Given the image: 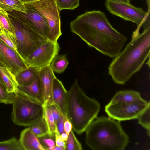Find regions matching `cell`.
Listing matches in <instances>:
<instances>
[{
    "label": "cell",
    "instance_id": "cell-30",
    "mask_svg": "<svg viewBox=\"0 0 150 150\" xmlns=\"http://www.w3.org/2000/svg\"><path fill=\"white\" fill-rule=\"evenodd\" d=\"M55 136L52 137L49 136L48 134L43 137L38 138L42 145L45 150H52V149L56 145Z\"/></svg>",
    "mask_w": 150,
    "mask_h": 150
},
{
    "label": "cell",
    "instance_id": "cell-7",
    "mask_svg": "<svg viewBox=\"0 0 150 150\" xmlns=\"http://www.w3.org/2000/svg\"><path fill=\"white\" fill-rule=\"evenodd\" d=\"M11 117L15 125L30 126L43 117V105L17 90L14 93Z\"/></svg>",
    "mask_w": 150,
    "mask_h": 150
},
{
    "label": "cell",
    "instance_id": "cell-4",
    "mask_svg": "<svg viewBox=\"0 0 150 150\" xmlns=\"http://www.w3.org/2000/svg\"><path fill=\"white\" fill-rule=\"evenodd\" d=\"M26 13L21 12L28 24L47 40L57 42L62 35L59 10L55 0L24 3Z\"/></svg>",
    "mask_w": 150,
    "mask_h": 150
},
{
    "label": "cell",
    "instance_id": "cell-41",
    "mask_svg": "<svg viewBox=\"0 0 150 150\" xmlns=\"http://www.w3.org/2000/svg\"><path fill=\"white\" fill-rule=\"evenodd\" d=\"M4 29L2 27L0 23V34L2 32V31H3Z\"/></svg>",
    "mask_w": 150,
    "mask_h": 150
},
{
    "label": "cell",
    "instance_id": "cell-32",
    "mask_svg": "<svg viewBox=\"0 0 150 150\" xmlns=\"http://www.w3.org/2000/svg\"><path fill=\"white\" fill-rule=\"evenodd\" d=\"M55 140L56 145L62 147L65 150V141L62 139L57 130L55 132Z\"/></svg>",
    "mask_w": 150,
    "mask_h": 150
},
{
    "label": "cell",
    "instance_id": "cell-29",
    "mask_svg": "<svg viewBox=\"0 0 150 150\" xmlns=\"http://www.w3.org/2000/svg\"><path fill=\"white\" fill-rule=\"evenodd\" d=\"M14 93H8L5 86L0 83V103L12 104Z\"/></svg>",
    "mask_w": 150,
    "mask_h": 150
},
{
    "label": "cell",
    "instance_id": "cell-40",
    "mask_svg": "<svg viewBox=\"0 0 150 150\" xmlns=\"http://www.w3.org/2000/svg\"><path fill=\"white\" fill-rule=\"evenodd\" d=\"M0 83L2 85L5 86L4 84V83L1 78L0 76Z\"/></svg>",
    "mask_w": 150,
    "mask_h": 150
},
{
    "label": "cell",
    "instance_id": "cell-33",
    "mask_svg": "<svg viewBox=\"0 0 150 150\" xmlns=\"http://www.w3.org/2000/svg\"><path fill=\"white\" fill-rule=\"evenodd\" d=\"M51 106L52 114L55 122L56 124L60 117L61 114H62L54 104L51 105Z\"/></svg>",
    "mask_w": 150,
    "mask_h": 150
},
{
    "label": "cell",
    "instance_id": "cell-3",
    "mask_svg": "<svg viewBox=\"0 0 150 150\" xmlns=\"http://www.w3.org/2000/svg\"><path fill=\"white\" fill-rule=\"evenodd\" d=\"M85 132V143L93 150H123L129 142L120 121L109 117H97Z\"/></svg>",
    "mask_w": 150,
    "mask_h": 150
},
{
    "label": "cell",
    "instance_id": "cell-37",
    "mask_svg": "<svg viewBox=\"0 0 150 150\" xmlns=\"http://www.w3.org/2000/svg\"><path fill=\"white\" fill-rule=\"evenodd\" d=\"M119 2L130 4L131 0H113Z\"/></svg>",
    "mask_w": 150,
    "mask_h": 150
},
{
    "label": "cell",
    "instance_id": "cell-11",
    "mask_svg": "<svg viewBox=\"0 0 150 150\" xmlns=\"http://www.w3.org/2000/svg\"><path fill=\"white\" fill-rule=\"evenodd\" d=\"M0 58L16 76L28 67L26 60L21 54L17 53L0 39Z\"/></svg>",
    "mask_w": 150,
    "mask_h": 150
},
{
    "label": "cell",
    "instance_id": "cell-14",
    "mask_svg": "<svg viewBox=\"0 0 150 150\" xmlns=\"http://www.w3.org/2000/svg\"><path fill=\"white\" fill-rule=\"evenodd\" d=\"M19 141L24 150H45L29 127L21 132Z\"/></svg>",
    "mask_w": 150,
    "mask_h": 150
},
{
    "label": "cell",
    "instance_id": "cell-13",
    "mask_svg": "<svg viewBox=\"0 0 150 150\" xmlns=\"http://www.w3.org/2000/svg\"><path fill=\"white\" fill-rule=\"evenodd\" d=\"M67 96L68 91L62 82L56 77L54 80L52 92L54 104L66 120H68L67 112Z\"/></svg>",
    "mask_w": 150,
    "mask_h": 150
},
{
    "label": "cell",
    "instance_id": "cell-28",
    "mask_svg": "<svg viewBox=\"0 0 150 150\" xmlns=\"http://www.w3.org/2000/svg\"><path fill=\"white\" fill-rule=\"evenodd\" d=\"M59 11L64 9L74 10L79 5V0H55Z\"/></svg>",
    "mask_w": 150,
    "mask_h": 150
},
{
    "label": "cell",
    "instance_id": "cell-22",
    "mask_svg": "<svg viewBox=\"0 0 150 150\" xmlns=\"http://www.w3.org/2000/svg\"><path fill=\"white\" fill-rule=\"evenodd\" d=\"M29 127L38 138L48 134L47 127L44 117Z\"/></svg>",
    "mask_w": 150,
    "mask_h": 150
},
{
    "label": "cell",
    "instance_id": "cell-8",
    "mask_svg": "<svg viewBox=\"0 0 150 150\" xmlns=\"http://www.w3.org/2000/svg\"><path fill=\"white\" fill-rule=\"evenodd\" d=\"M105 5L111 13L123 19L132 22L137 25L136 30L141 27L144 30L150 28V12L136 7L130 4L113 0H106Z\"/></svg>",
    "mask_w": 150,
    "mask_h": 150
},
{
    "label": "cell",
    "instance_id": "cell-15",
    "mask_svg": "<svg viewBox=\"0 0 150 150\" xmlns=\"http://www.w3.org/2000/svg\"><path fill=\"white\" fill-rule=\"evenodd\" d=\"M17 90L43 105L42 93L38 75L30 83L25 85L18 86Z\"/></svg>",
    "mask_w": 150,
    "mask_h": 150
},
{
    "label": "cell",
    "instance_id": "cell-10",
    "mask_svg": "<svg viewBox=\"0 0 150 150\" xmlns=\"http://www.w3.org/2000/svg\"><path fill=\"white\" fill-rule=\"evenodd\" d=\"M57 42L47 40L29 55L25 59L28 67L39 69L50 65L60 50Z\"/></svg>",
    "mask_w": 150,
    "mask_h": 150
},
{
    "label": "cell",
    "instance_id": "cell-17",
    "mask_svg": "<svg viewBox=\"0 0 150 150\" xmlns=\"http://www.w3.org/2000/svg\"><path fill=\"white\" fill-rule=\"evenodd\" d=\"M0 76L9 93H13L18 89V84L15 75L7 68L0 65Z\"/></svg>",
    "mask_w": 150,
    "mask_h": 150
},
{
    "label": "cell",
    "instance_id": "cell-39",
    "mask_svg": "<svg viewBox=\"0 0 150 150\" xmlns=\"http://www.w3.org/2000/svg\"><path fill=\"white\" fill-rule=\"evenodd\" d=\"M0 65L7 67L5 64L2 61L1 59L0 58Z\"/></svg>",
    "mask_w": 150,
    "mask_h": 150
},
{
    "label": "cell",
    "instance_id": "cell-26",
    "mask_svg": "<svg viewBox=\"0 0 150 150\" xmlns=\"http://www.w3.org/2000/svg\"><path fill=\"white\" fill-rule=\"evenodd\" d=\"M150 105L143 111L137 118L138 123L146 129L148 136L150 134Z\"/></svg>",
    "mask_w": 150,
    "mask_h": 150
},
{
    "label": "cell",
    "instance_id": "cell-38",
    "mask_svg": "<svg viewBox=\"0 0 150 150\" xmlns=\"http://www.w3.org/2000/svg\"><path fill=\"white\" fill-rule=\"evenodd\" d=\"M24 3L34 2L40 0H21Z\"/></svg>",
    "mask_w": 150,
    "mask_h": 150
},
{
    "label": "cell",
    "instance_id": "cell-36",
    "mask_svg": "<svg viewBox=\"0 0 150 150\" xmlns=\"http://www.w3.org/2000/svg\"><path fill=\"white\" fill-rule=\"evenodd\" d=\"M52 150H65L63 148L56 145L52 149Z\"/></svg>",
    "mask_w": 150,
    "mask_h": 150
},
{
    "label": "cell",
    "instance_id": "cell-42",
    "mask_svg": "<svg viewBox=\"0 0 150 150\" xmlns=\"http://www.w3.org/2000/svg\"><path fill=\"white\" fill-rule=\"evenodd\" d=\"M1 8V7H0V8Z\"/></svg>",
    "mask_w": 150,
    "mask_h": 150
},
{
    "label": "cell",
    "instance_id": "cell-2",
    "mask_svg": "<svg viewBox=\"0 0 150 150\" xmlns=\"http://www.w3.org/2000/svg\"><path fill=\"white\" fill-rule=\"evenodd\" d=\"M150 28L133 32L131 41L109 64L108 74L116 84L124 85L150 57Z\"/></svg>",
    "mask_w": 150,
    "mask_h": 150
},
{
    "label": "cell",
    "instance_id": "cell-9",
    "mask_svg": "<svg viewBox=\"0 0 150 150\" xmlns=\"http://www.w3.org/2000/svg\"><path fill=\"white\" fill-rule=\"evenodd\" d=\"M150 105L149 101L145 100L131 103L109 102L105 106V110L109 117L121 121L137 119Z\"/></svg>",
    "mask_w": 150,
    "mask_h": 150
},
{
    "label": "cell",
    "instance_id": "cell-16",
    "mask_svg": "<svg viewBox=\"0 0 150 150\" xmlns=\"http://www.w3.org/2000/svg\"><path fill=\"white\" fill-rule=\"evenodd\" d=\"M144 100L139 92L133 90H125L117 92L110 103H131L142 101Z\"/></svg>",
    "mask_w": 150,
    "mask_h": 150
},
{
    "label": "cell",
    "instance_id": "cell-19",
    "mask_svg": "<svg viewBox=\"0 0 150 150\" xmlns=\"http://www.w3.org/2000/svg\"><path fill=\"white\" fill-rule=\"evenodd\" d=\"M0 7L7 12L26 13L24 3L21 0H0Z\"/></svg>",
    "mask_w": 150,
    "mask_h": 150
},
{
    "label": "cell",
    "instance_id": "cell-5",
    "mask_svg": "<svg viewBox=\"0 0 150 150\" xmlns=\"http://www.w3.org/2000/svg\"><path fill=\"white\" fill-rule=\"evenodd\" d=\"M100 108L99 103L88 96L79 86L76 79L68 91L67 116L73 130L80 134L85 132L97 117Z\"/></svg>",
    "mask_w": 150,
    "mask_h": 150
},
{
    "label": "cell",
    "instance_id": "cell-20",
    "mask_svg": "<svg viewBox=\"0 0 150 150\" xmlns=\"http://www.w3.org/2000/svg\"><path fill=\"white\" fill-rule=\"evenodd\" d=\"M44 107L43 117L48 129V135L51 137L55 136V132L57 130L56 125L53 116L50 105H43Z\"/></svg>",
    "mask_w": 150,
    "mask_h": 150
},
{
    "label": "cell",
    "instance_id": "cell-23",
    "mask_svg": "<svg viewBox=\"0 0 150 150\" xmlns=\"http://www.w3.org/2000/svg\"><path fill=\"white\" fill-rule=\"evenodd\" d=\"M0 39L5 44L20 54L18 50V46L15 34L4 29L0 34Z\"/></svg>",
    "mask_w": 150,
    "mask_h": 150
},
{
    "label": "cell",
    "instance_id": "cell-6",
    "mask_svg": "<svg viewBox=\"0 0 150 150\" xmlns=\"http://www.w3.org/2000/svg\"><path fill=\"white\" fill-rule=\"evenodd\" d=\"M14 26L19 52L25 59L47 39L35 30L19 12L9 13Z\"/></svg>",
    "mask_w": 150,
    "mask_h": 150
},
{
    "label": "cell",
    "instance_id": "cell-25",
    "mask_svg": "<svg viewBox=\"0 0 150 150\" xmlns=\"http://www.w3.org/2000/svg\"><path fill=\"white\" fill-rule=\"evenodd\" d=\"M0 150H24L19 140L15 137L0 142Z\"/></svg>",
    "mask_w": 150,
    "mask_h": 150
},
{
    "label": "cell",
    "instance_id": "cell-35",
    "mask_svg": "<svg viewBox=\"0 0 150 150\" xmlns=\"http://www.w3.org/2000/svg\"><path fill=\"white\" fill-rule=\"evenodd\" d=\"M61 137L63 140L65 141L67 140L68 135L64 132L60 134Z\"/></svg>",
    "mask_w": 150,
    "mask_h": 150
},
{
    "label": "cell",
    "instance_id": "cell-12",
    "mask_svg": "<svg viewBox=\"0 0 150 150\" xmlns=\"http://www.w3.org/2000/svg\"><path fill=\"white\" fill-rule=\"evenodd\" d=\"M38 75L42 93L43 105L54 104L52 92L56 76L50 65L39 69Z\"/></svg>",
    "mask_w": 150,
    "mask_h": 150
},
{
    "label": "cell",
    "instance_id": "cell-24",
    "mask_svg": "<svg viewBox=\"0 0 150 150\" xmlns=\"http://www.w3.org/2000/svg\"><path fill=\"white\" fill-rule=\"evenodd\" d=\"M0 23L3 29L15 34L14 26L8 13L1 8Z\"/></svg>",
    "mask_w": 150,
    "mask_h": 150
},
{
    "label": "cell",
    "instance_id": "cell-1",
    "mask_svg": "<svg viewBox=\"0 0 150 150\" xmlns=\"http://www.w3.org/2000/svg\"><path fill=\"white\" fill-rule=\"evenodd\" d=\"M71 31L89 47L111 58L118 55L127 41L114 28L104 13L99 10L86 11L70 23Z\"/></svg>",
    "mask_w": 150,
    "mask_h": 150
},
{
    "label": "cell",
    "instance_id": "cell-18",
    "mask_svg": "<svg viewBox=\"0 0 150 150\" xmlns=\"http://www.w3.org/2000/svg\"><path fill=\"white\" fill-rule=\"evenodd\" d=\"M38 69L29 67L18 74L16 78L18 86L27 85L32 83L37 76Z\"/></svg>",
    "mask_w": 150,
    "mask_h": 150
},
{
    "label": "cell",
    "instance_id": "cell-31",
    "mask_svg": "<svg viewBox=\"0 0 150 150\" xmlns=\"http://www.w3.org/2000/svg\"><path fill=\"white\" fill-rule=\"evenodd\" d=\"M66 120V119L65 117L61 114L56 124L57 130L60 134L64 132V125Z\"/></svg>",
    "mask_w": 150,
    "mask_h": 150
},
{
    "label": "cell",
    "instance_id": "cell-34",
    "mask_svg": "<svg viewBox=\"0 0 150 150\" xmlns=\"http://www.w3.org/2000/svg\"><path fill=\"white\" fill-rule=\"evenodd\" d=\"M72 129L73 127L71 123L69 120H66L64 125V132L68 135Z\"/></svg>",
    "mask_w": 150,
    "mask_h": 150
},
{
    "label": "cell",
    "instance_id": "cell-27",
    "mask_svg": "<svg viewBox=\"0 0 150 150\" xmlns=\"http://www.w3.org/2000/svg\"><path fill=\"white\" fill-rule=\"evenodd\" d=\"M82 145L72 130L65 141V150H82Z\"/></svg>",
    "mask_w": 150,
    "mask_h": 150
},
{
    "label": "cell",
    "instance_id": "cell-21",
    "mask_svg": "<svg viewBox=\"0 0 150 150\" xmlns=\"http://www.w3.org/2000/svg\"><path fill=\"white\" fill-rule=\"evenodd\" d=\"M69 63L65 55H57L53 59L50 66L54 71L61 74L64 72Z\"/></svg>",
    "mask_w": 150,
    "mask_h": 150
}]
</instances>
